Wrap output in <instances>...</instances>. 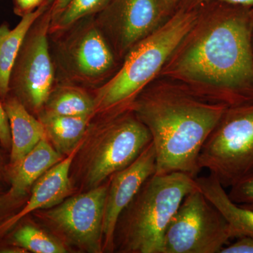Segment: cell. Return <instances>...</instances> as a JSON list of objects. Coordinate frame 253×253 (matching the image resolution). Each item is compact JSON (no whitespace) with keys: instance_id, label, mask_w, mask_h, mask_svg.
I'll use <instances>...</instances> for the list:
<instances>
[{"instance_id":"cell-31","label":"cell","mask_w":253,"mask_h":253,"mask_svg":"<svg viewBox=\"0 0 253 253\" xmlns=\"http://www.w3.org/2000/svg\"><path fill=\"white\" fill-rule=\"evenodd\" d=\"M251 18H252V25L253 28V6L251 8Z\"/></svg>"},{"instance_id":"cell-7","label":"cell","mask_w":253,"mask_h":253,"mask_svg":"<svg viewBox=\"0 0 253 253\" xmlns=\"http://www.w3.org/2000/svg\"><path fill=\"white\" fill-rule=\"evenodd\" d=\"M233 239L229 223L198 187L186 195L169 223L163 253H220Z\"/></svg>"},{"instance_id":"cell-5","label":"cell","mask_w":253,"mask_h":253,"mask_svg":"<svg viewBox=\"0 0 253 253\" xmlns=\"http://www.w3.org/2000/svg\"><path fill=\"white\" fill-rule=\"evenodd\" d=\"M199 165L224 188L253 174V101L226 109L203 146Z\"/></svg>"},{"instance_id":"cell-27","label":"cell","mask_w":253,"mask_h":253,"mask_svg":"<svg viewBox=\"0 0 253 253\" xmlns=\"http://www.w3.org/2000/svg\"><path fill=\"white\" fill-rule=\"evenodd\" d=\"M71 0H55L51 6V21H54L62 12Z\"/></svg>"},{"instance_id":"cell-4","label":"cell","mask_w":253,"mask_h":253,"mask_svg":"<svg viewBox=\"0 0 253 253\" xmlns=\"http://www.w3.org/2000/svg\"><path fill=\"white\" fill-rule=\"evenodd\" d=\"M196 189L195 178L185 173L150 176L118 219L114 250L163 253V240L169 223L186 195Z\"/></svg>"},{"instance_id":"cell-29","label":"cell","mask_w":253,"mask_h":253,"mask_svg":"<svg viewBox=\"0 0 253 253\" xmlns=\"http://www.w3.org/2000/svg\"><path fill=\"white\" fill-rule=\"evenodd\" d=\"M12 199H14V198L9 194L6 195L4 197L0 199V213L1 212V210L4 209V208L6 206V204L9 202V200Z\"/></svg>"},{"instance_id":"cell-26","label":"cell","mask_w":253,"mask_h":253,"mask_svg":"<svg viewBox=\"0 0 253 253\" xmlns=\"http://www.w3.org/2000/svg\"><path fill=\"white\" fill-rule=\"evenodd\" d=\"M15 13L21 17L24 15L34 11L43 2L44 0H14Z\"/></svg>"},{"instance_id":"cell-30","label":"cell","mask_w":253,"mask_h":253,"mask_svg":"<svg viewBox=\"0 0 253 253\" xmlns=\"http://www.w3.org/2000/svg\"><path fill=\"white\" fill-rule=\"evenodd\" d=\"M241 206L249 208V209L253 210V205H241Z\"/></svg>"},{"instance_id":"cell-10","label":"cell","mask_w":253,"mask_h":253,"mask_svg":"<svg viewBox=\"0 0 253 253\" xmlns=\"http://www.w3.org/2000/svg\"><path fill=\"white\" fill-rule=\"evenodd\" d=\"M95 19L114 51L125 56L172 15L162 0H111Z\"/></svg>"},{"instance_id":"cell-18","label":"cell","mask_w":253,"mask_h":253,"mask_svg":"<svg viewBox=\"0 0 253 253\" xmlns=\"http://www.w3.org/2000/svg\"><path fill=\"white\" fill-rule=\"evenodd\" d=\"M91 119V117L59 116L44 110H42L39 114L46 138L61 155H69L78 150Z\"/></svg>"},{"instance_id":"cell-23","label":"cell","mask_w":253,"mask_h":253,"mask_svg":"<svg viewBox=\"0 0 253 253\" xmlns=\"http://www.w3.org/2000/svg\"><path fill=\"white\" fill-rule=\"evenodd\" d=\"M212 1H223V2L229 3V4L239 5V6L250 8L253 6V0H180L177 8H182V9H197L201 5Z\"/></svg>"},{"instance_id":"cell-20","label":"cell","mask_w":253,"mask_h":253,"mask_svg":"<svg viewBox=\"0 0 253 253\" xmlns=\"http://www.w3.org/2000/svg\"><path fill=\"white\" fill-rule=\"evenodd\" d=\"M111 0H71L56 19L51 21L49 34L67 31L83 18L101 12Z\"/></svg>"},{"instance_id":"cell-12","label":"cell","mask_w":253,"mask_h":253,"mask_svg":"<svg viewBox=\"0 0 253 253\" xmlns=\"http://www.w3.org/2000/svg\"><path fill=\"white\" fill-rule=\"evenodd\" d=\"M156 171V149L151 142L131 164L111 176L103 220L104 251H114L115 231L121 213Z\"/></svg>"},{"instance_id":"cell-1","label":"cell","mask_w":253,"mask_h":253,"mask_svg":"<svg viewBox=\"0 0 253 253\" xmlns=\"http://www.w3.org/2000/svg\"><path fill=\"white\" fill-rule=\"evenodd\" d=\"M197 9L194 26L158 76L210 102L228 107L253 102L251 8L212 1Z\"/></svg>"},{"instance_id":"cell-15","label":"cell","mask_w":253,"mask_h":253,"mask_svg":"<svg viewBox=\"0 0 253 253\" xmlns=\"http://www.w3.org/2000/svg\"><path fill=\"white\" fill-rule=\"evenodd\" d=\"M53 2L44 1L34 11L22 16L13 29L6 24L0 26V99H5L9 94L11 71L30 28Z\"/></svg>"},{"instance_id":"cell-25","label":"cell","mask_w":253,"mask_h":253,"mask_svg":"<svg viewBox=\"0 0 253 253\" xmlns=\"http://www.w3.org/2000/svg\"><path fill=\"white\" fill-rule=\"evenodd\" d=\"M0 141L6 147L11 144V131L9 119L5 111L4 105L0 101Z\"/></svg>"},{"instance_id":"cell-3","label":"cell","mask_w":253,"mask_h":253,"mask_svg":"<svg viewBox=\"0 0 253 253\" xmlns=\"http://www.w3.org/2000/svg\"><path fill=\"white\" fill-rule=\"evenodd\" d=\"M197 16L198 9L177 8L162 26L131 47L119 71L96 89L94 115L104 117L130 109L136 98L159 76Z\"/></svg>"},{"instance_id":"cell-22","label":"cell","mask_w":253,"mask_h":253,"mask_svg":"<svg viewBox=\"0 0 253 253\" xmlns=\"http://www.w3.org/2000/svg\"><path fill=\"white\" fill-rule=\"evenodd\" d=\"M229 197L239 205H253V174L231 186Z\"/></svg>"},{"instance_id":"cell-19","label":"cell","mask_w":253,"mask_h":253,"mask_svg":"<svg viewBox=\"0 0 253 253\" xmlns=\"http://www.w3.org/2000/svg\"><path fill=\"white\" fill-rule=\"evenodd\" d=\"M43 110L59 116L91 117L94 115V98L73 84L53 87Z\"/></svg>"},{"instance_id":"cell-13","label":"cell","mask_w":253,"mask_h":253,"mask_svg":"<svg viewBox=\"0 0 253 253\" xmlns=\"http://www.w3.org/2000/svg\"><path fill=\"white\" fill-rule=\"evenodd\" d=\"M76 152L77 150L50 168L36 181L27 204L19 212L0 225V231L9 230L30 213L54 207L67 199L72 191L69 174Z\"/></svg>"},{"instance_id":"cell-28","label":"cell","mask_w":253,"mask_h":253,"mask_svg":"<svg viewBox=\"0 0 253 253\" xmlns=\"http://www.w3.org/2000/svg\"><path fill=\"white\" fill-rule=\"evenodd\" d=\"M163 4L171 13L174 12L177 8L180 0H162Z\"/></svg>"},{"instance_id":"cell-16","label":"cell","mask_w":253,"mask_h":253,"mask_svg":"<svg viewBox=\"0 0 253 253\" xmlns=\"http://www.w3.org/2000/svg\"><path fill=\"white\" fill-rule=\"evenodd\" d=\"M200 191L219 210L229 223L234 239L253 237V210L233 202L219 181L211 174L196 177Z\"/></svg>"},{"instance_id":"cell-17","label":"cell","mask_w":253,"mask_h":253,"mask_svg":"<svg viewBox=\"0 0 253 253\" xmlns=\"http://www.w3.org/2000/svg\"><path fill=\"white\" fill-rule=\"evenodd\" d=\"M62 160L47 138L38 144L13 168L9 194L14 198L22 196L36 181Z\"/></svg>"},{"instance_id":"cell-9","label":"cell","mask_w":253,"mask_h":253,"mask_svg":"<svg viewBox=\"0 0 253 253\" xmlns=\"http://www.w3.org/2000/svg\"><path fill=\"white\" fill-rule=\"evenodd\" d=\"M69 29L57 49L63 77L84 85L99 84L116 65L112 47L95 20H81Z\"/></svg>"},{"instance_id":"cell-6","label":"cell","mask_w":253,"mask_h":253,"mask_svg":"<svg viewBox=\"0 0 253 253\" xmlns=\"http://www.w3.org/2000/svg\"><path fill=\"white\" fill-rule=\"evenodd\" d=\"M151 142L149 129L131 109L103 117L84 154L86 185L90 189L101 185L131 164Z\"/></svg>"},{"instance_id":"cell-2","label":"cell","mask_w":253,"mask_h":253,"mask_svg":"<svg viewBox=\"0 0 253 253\" xmlns=\"http://www.w3.org/2000/svg\"><path fill=\"white\" fill-rule=\"evenodd\" d=\"M227 108L201 99L173 82L150 84L131 109L151 133L155 174L179 172L197 177L203 146Z\"/></svg>"},{"instance_id":"cell-8","label":"cell","mask_w":253,"mask_h":253,"mask_svg":"<svg viewBox=\"0 0 253 253\" xmlns=\"http://www.w3.org/2000/svg\"><path fill=\"white\" fill-rule=\"evenodd\" d=\"M51 6L30 28L10 76L9 92L26 109L35 111L44 108L54 85V68L48 41Z\"/></svg>"},{"instance_id":"cell-11","label":"cell","mask_w":253,"mask_h":253,"mask_svg":"<svg viewBox=\"0 0 253 253\" xmlns=\"http://www.w3.org/2000/svg\"><path fill=\"white\" fill-rule=\"evenodd\" d=\"M109 182L65 199L46 209L44 217L72 244L91 253H101L103 220Z\"/></svg>"},{"instance_id":"cell-24","label":"cell","mask_w":253,"mask_h":253,"mask_svg":"<svg viewBox=\"0 0 253 253\" xmlns=\"http://www.w3.org/2000/svg\"><path fill=\"white\" fill-rule=\"evenodd\" d=\"M235 242L226 245L220 253H253V237L241 236Z\"/></svg>"},{"instance_id":"cell-21","label":"cell","mask_w":253,"mask_h":253,"mask_svg":"<svg viewBox=\"0 0 253 253\" xmlns=\"http://www.w3.org/2000/svg\"><path fill=\"white\" fill-rule=\"evenodd\" d=\"M18 247L36 253H64L67 252L59 241L45 232L31 225L23 226L14 236Z\"/></svg>"},{"instance_id":"cell-14","label":"cell","mask_w":253,"mask_h":253,"mask_svg":"<svg viewBox=\"0 0 253 253\" xmlns=\"http://www.w3.org/2000/svg\"><path fill=\"white\" fill-rule=\"evenodd\" d=\"M11 136V165L17 166L38 143L46 137L44 126L15 96L5 99Z\"/></svg>"}]
</instances>
